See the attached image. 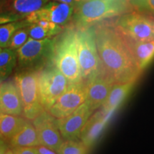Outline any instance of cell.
<instances>
[{
	"mask_svg": "<svg viewBox=\"0 0 154 154\" xmlns=\"http://www.w3.org/2000/svg\"><path fill=\"white\" fill-rule=\"evenodd\" d=\"M96 47L102 66L116 83L136 82L141 74L126 38L109 24L94 28Z\"/></svg>",
	"mask_w": 154,
	"mask_h": 154,
	"instance_id": "6da1fadb",
	"label": "cell"
},
{
	"mask_svg": "<svg viewBox=\"0 0 154 154\" xmlns=\"http://www.w3.org/2000/svg\"><path fill=\"white\" fill-rule=\"evenodd\" d=\"M134 11L130 0H81L75 11L78 28L90 27L106 19Z\"/></svg>",
	"mask_w": 154,
	"mask_h": 154,
	"instance_id": "7a4b0ae2",
	"label": "cell"
},
{
	"mask_svg": "<svg viewBox=\"0 0 154 154\" xmlns=\"http://www.w3.org/2000/svg\"><path fill=\"white\" fill-rule=\"evenodd\" d=\"M53 64L70 83L82 81L77 51L76 29L69 28L54 40Z\"/></svg>",
	"mask_w": 154,
	"mask_h": 154,
	"instance_id": "3957f363",
	"label": "cell"
},
{
	"mask_svg": "<svg viewBox=\"0 0 154 154\" xmlns=\"http://www.w3.org/2000/svg\"><path fill=\"white\" fill-rule=\"evenodd\" d=\"M23 106V115L33 121L45 110L42 104L38 86V70L21 69L14 76Z\"/></svg>",
	"mask_w": 154,
	"mask_h": 154,
	"instance_id": "277c9868",
	"label": "cell"
},
{
	"mask_svg": "<svg viewBox=\"0 0 154 154\" xmlns=\"http://www.w3.org/2000/svg\"><path fill=\"white\" fill-rule=\"evenodd\" d=\"M76 42L82 78L86 82L103 69L96 47L94 28L77 29Z\"/></svg>",
	"mask_w": 154,
	"mask_h": 154,
	"instance_id": "5b68a950",
	"label": "cell"
},
{
	"mask_svg": "<svg viewBox=\"0 0 154 154\" xmlns=\"http://www.w3.org/2000/svg\"><path fill=\"white\" fill-rule=\"evenodd\" d=\"M54 40L29 38L24 44L16 50L19 67L21 69H37L53 64Z\"/></svg>",
	"mask_w": 154,
	"mask_h": 154,
	"instance_id": "8992f818",
	"label": "cell"
},
{
	"mask_svg": "<svg viewBox=\"0 0 154 154\" xmlns=\"http://www.w3.org/2000/svg\"><path fill=\"white\" fill-rule=\"evenodd\" d=\"M115 27L125 38L134 41H154V17L139 11L121 15Z\"/></svg>",
	"mask_w": 154,
	"mask_h": 154,
	"instance_id": "52a82bcc",
	"label": "cell"
},
{
	"mask_svg": "<svg viewBox=\"0 0 154 154\" xmlns=\"http://www.w3.org/2000/svg\"><path fill=\"white\" fill-rule=\"evenodd\" d=\"M70 82L54 64L38 70V86L42 104L49 111L58 98L66 91Z\"/></svg>",
	"mask_w": 154,
	"mask_h": 154,
	"instance_id": "ba28073f",
	"label": "cell"
},
{
	"mask_svg": "<svg viewBox=\"0 0 154 154\" xmlns=\"http://www.w3.org/2000/svg\"><path fill=\"white\" fill-rule=\"evenodd\" d=\"M87 98L86 82L70 83L63 93L58 98L49 109V112L56 119L66 116L84 103Z\"/></svg>",
	"mask_w": 154,
	"mask_h": 154,
	"instance_id": "9c48e42d",
	"label": "cell"
},
{
	"mask_svg": "<svg viewBox=\"0 0 154 154\" xmlns=\"http://www.w3.org/2000/svg\"><path fill=\"white\" fill-rule=\"evenodd\" d=\"M56 120L55 117L49 111L44 110L32 121L39 144L47 146L57 153L63 140Z\"/></svg>",
	"mask_w": 154,
	"mask_h": 154,
	"instance_id": "30bf717a",
	"label": "cell"
},
{
	"mask_svg": "<svg viewBox=\"0 0 154 154\" xmlns=\"http://www.w3.org/2000/svg\"><path fill=\"white\" fill-rule=\"evenodd\" d=\"M93 111L85 101L69 115L57 119V127L63 138L75 140L79 138L82 128Z\"/></svg>",
	"mask_w": 154,
	"mask_h": 154,
	"instance_id": "8fae6325",
	"label": "cell"
},
{
	"mask_svg": "<svg viewBox=\"0 0 154 154\" xmlns=\"http://www.w3.org/2000/svg\"><path fill=\"white\" fill-rule=\"evenodd\" d=\"M86 102L93 111L101 107L116 84L112 76L104 69L86 81Z\"/></svg>",
	"mask_w": 154,
	"mask_h": 154,
	"instance_id": "7c38bea8",
	"label": "cell"
},
{
	"mask_svg": "<svg viewBox=\"0 0 154 154\" xmlns=\"http://www.w3.org/2000/svg\"><path fill=\"white\" fill-rule=\"evenodd\" d=\"M74 9V5L70 4L57 2H48L42 9L28 14L26 20L30 24H34L38 20L45 19L61 26H64L72 19Z\"/></svg>",
	"mask_w": 154,
	"mask_h": 154,
	"instance_id": "4fadbf2b",
	"label": "cell"
},
{
	"mask_svg": "<svg viewBox=\"0 0 154 154\" xmlns=\"http://www.w3.org/2000/svg\"><path fill=\"white\" fill-rule=\"evenodd\" d=\"M0 113L14 116L23 114L20 93L14 79L0 84Z\"/></svg>",
	"mask_w": 154,
	"mask_h": 154,
	"instance_id": "5bb4252c",
	"label": "cell"
},
{
	"mask_svg": "<svg viewBox=\"0 0 154 154\" xmlns=\"http://www.w3.org/2000/svg\"><path fill=\"white\" fill-rule=\"evenodd\" d=\"M109 113L103 111L96 112L86 121L80 133L79 138L82 141L89 149L95 145L101 138L108 124Z\"/></svg>",
	"mask_w": 154,
	"mask_h": 154,
	"instance_id": "9a60e30c",
	"label": "cell"
},
{
	"mask_svg": "<svg viewBox=\"0 0 154 154\" xmlns=\"http://www.w3.org/2000/svg\"><path fill=\"white\" fill-rule=\"evenodd\" d=\"M125 38L138 68L143 72L154 59V41H134Z\"/></svg>",
	"mask_w": 154,
	"mask_h": 154,
	"instance_id": "2e32d148",
	"label": "cell"
},
{
	"mask_svg": "<svg viewBox=\"0 0 154 154\" xmlns=\"http://www.w3.org/2000/svg\"><path fill=\"white\" fill-rule=\"evenodd\" d=\"M136 82L116 83L101 106L102 111L106 113H109L120 106L130 94Z\"/></svg>",
	"mask_w": 154,
	"mask_h": 154,
	"instance_id": "e0dca14e",
	"label": "cell"
},
{
	"mask_svg": "<svg viewBox=\"0 0 154 154\" xmlns=\"http://www.w3.org/2000/svg\"><path fill=\"white\" fill-rule=\"evenodd\" d=\"M27 121L19 116L0 113V134L9 140L22 129Z\"/></svg>",
	"mask_w": 154,
	"mask_h": 154,
	"instance_id": "ac0fdd59",
	"label": "cell"
},
{
	"mask_svg": "<svg viewBox=\"0 0 154 154\" xmlns=\"http://www.w3.org/2000/svg\"><path fill=\"white\" fill-rule=\"evenodd\" d=\"M10 148L15 146H36L39 145L37 134L34 124L26 121L19 131L8 140Z\"/></svg>",
	"mask_w": 154,
	"mask_h": 154,
	"instance_id": "d6986e66",
	"label": "cell"
},
{
	"mask_svg": "<svg viewBox=\"0 0 154 154\" xmlns=\"http://www.w3.org/2000/svg\"><path fill=\"white\" fill-rule=\"evenodd\" d=\"M49 0H11L7 11L26 17L31 13L38 10L49 2Z\"/></svg>",
	"mask_w": 154,
	"mask_h": 154,
	"instance_id": "ffe728a7",
	"label": "cell"
},
{
	"mask_svg": "<svg viewBox=\"0 0 154 154\" xmlns=\"http://www.w3.org/2000/svg\"><path fill=\"white\" fill-rule=\"evenodd\" d=\"M30 24L26 19L15 21L0 25V47L7 48L10 45L13 34L19 29L25 27Z\"/></svg>",
	"mask_w": 154,
	"mask_h": 154,
	"instance_id": "44dd1931",
	"label": "cell"
},
{
	"mask_svg": "<svg viewBox=\"0 0 154 154\" xmlns=\"http://www.w3.org/2000/svg\"><path fill=\"white\" fill-rule=\"evenodd\" d=\"M17 54L14 50L10 49H2L0 51V78L8 77L17 64Z\"/></svg>",
	"mask_w": 154,
	"mask_h": 154,
	"instance_id": "7402d4cb",
	"label": "cell"
},
{
	"mask_svg": "<svg viewBox=\"0 0 154 154\" xmlns=\"http://www.w3.org/2000/svg\"><path fill=\"white\" fill-rule=\"evenodd\" d=\"M91 149L83 142L75 140H66L63 141L57 153L60 154H85L88 153Z\"/></svg>",
	"mask_w": 154,
	"mask_h": 154,
	"instance_id": "603a6c76",
	"label": "cell"
},
{
	"mask_svg": "<svg viewBox=\"0 0 154 154\" xmlns=\"http://www.w3.org/2000/svg\"><path fill=\"white\" fill-rule=\"evenodd\" d=\"M28 30L30 37L34 39L48 38L59 34L57 31L46 29L37 24H30L28 26Z\"/></svg>",
	"mask_w": 154,
	"mask_h": 154,
	"instance_id": "cb8c5ba5",
	"label": "cell"
},
{
	"mask_svg": "<svg viewBox=\"0 0 154 154\" xmlns=\"http://www.w3.org/2000/svg\"><path fill=\"white\" fill-rule=\"evenodd\" d=\"M29 34L28 26L19 29L14 32L12 37H11L10 45L9 47V49L16 51L27 41L29 38Z\"/></svg>",
	"mask_w": 154,
	"mask_h": 154,
	"instance_id": "d4e9b609",
	"label": "cell"
},
{
	"mask_svg": "<svg viewBox=\"0 0 154 154\" xmlns=\"http://www.w3.org/2000/svg\"><path fill=\"white\" fill-rule=\"evenodd\" d=\"M130 2L139 12L154 17V0H130Z\"/></svg>",
	"mask_w": 154,
	"mask_h": 154,
	"instance_id": "484cf974",
	"label": "cell"
},
{
	"mask_svg": "<svg viewBox=\"0 0 154 154\" xmlns=\"http://www.w3.org/2000/svg\"><path fill=\"white\" fill-rule=\"evenodd\" d=\"M24 18V17L16 14H13L10 11H3V12H0V25L21 20V19H23Z\"/></svg>",
	"mask_w": 154,
	"mask_h": 154,
	"instance_id": "4316f807",
	"label": "cell"
},
{
	"mask_svg": "<svg viewBox=\"0 0 154 154\" xmlns=\"http://www.w3.org/2000/svg\"><path fill=\"white\" fill-rule=\"evenodd\" d=\"M11 154H37L35 146H15L10 148Z\"/></svg>",
	"mask_w": 154,
	"mask_h": 154,
	"instance_id": "83f0119b",
	"label": "cell"
},
{
	"mask_svg": "<svg viewBox=\"0 0 154 154\" xmlns=\"http://www.w3.org/2000/svg\"><path fill=\"white\" fill-rule=\"evenodd\" d=\"M10 151V146L8 140L0 136V154H9Z\"/></svg>",
	"mask_w": 154,
	"mask_h": 154,
	"instance_id": "f1b7e54d",
	"label": "cell"
},
{
	"mask_svg": "<svg viewBox=\"0 0 154 154\" xmlns=\"http://www.w3.org/2000/svg\"><path fill=\"white\" fill-rule=\"evenodd\" d=\"M36 152H37V154H55L57 153L55 151H54L53 150H51L49 148L47 147V146L41 145H37L35 146Z\"/></svg>",
	"mask_w": 154,
	"mask_h": 154,
	"instance_id": "f546056e",
	"label": "cell"
},
{
	"mask_svg": "<svg viewBox=\"0 0 154 154\" xmlns=\"http://www.w3.org/2000/svg\"><path fill=\"white\" fill-rule=\"evenodd\" d=\"M10 1L11 0H0V12L7 11V8Z\"/></svg>",
	"mask_w": 154,
	"mask_h": 154,
	"instance_id": "4dcf8cb0",
	"label": "cell"
},
{
	"mask_svg": "<svg viewBox=\"0 0 154 154\" xmlns=\"http://www.w3.org/2000/svg\"><path fill=\"white\" fill-rule=\"evenodd\" d=\"M53 1L59 2L70 4V5H74V0H53Z\"/></svg>",
	"mask_w": 154,
	"mask_h": 154,
	"instance_id": "1f68e13d",
	"label": "cell"
},
{
	"mask_svg": "<svg viewBox=\"0 0 154 154\" xmlns=\"http://www.w3.org/2000/svg\"><path fill=\"white\" fill-rule=\"evenodd\" d=\"M74 1H76V2H80L81 0H74Z\"/></svg>",
	"mask_w": 154,
	"mask_h": 154,
	"instance_id": "d6a6232c",
	"label": "cell"
},
{
	"mask_svg": "<svg viewBox=\"0 0 154 154\" xmlns=\"http://www.w3.org/2000/svg\"><path fill=\"white\" fill-rule=\"evenodd\" d=\"M0 84H1V78H0Z\"/></svg>",
	"mask_w": 154,
	"mask_h": 154,
	"instance_id": "836d02e7",
	"label": "cell"
},
{
	"mask_svg": "<svg viewBox=\"0 0 154 154\" xmlns=\"http://www.w3.org/2000/svg\"><path fill=\"white\" fill-rule=\"evenodd\" d=\"M2 48H1V47H0V51H1V50H2Z\"/></svg>",
	"mask_w": 154,
	"mask_h": 154,
	"instance_id": "e575fe53",
	"label": "cell"
},
{
	"mask_svg": "<svg viewBox=\"0 0 154 154\" xmlns=\"http://www.w3.org/2000/svg\"><path fill=\"white\" fill-rule=\"evenodd\" d=\"M0 136H2V135H1V134H0Z\"/></svg>",
	"mask_w": 154,
	"mask_h": 154,
	"instance_id": "d590c367",
	"label": "cell"
}]
</instances>
